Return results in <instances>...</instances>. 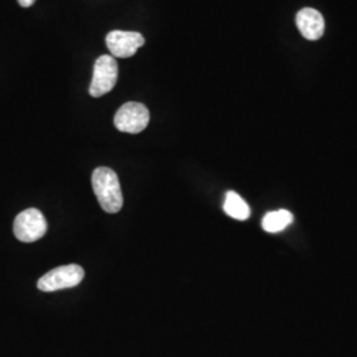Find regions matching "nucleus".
Segmentation results:
<instances>
[{"label": "nucleus", "instance_id": "nucleus-8", "mask_svg": "<svg viewBox=\"0 0 357 357\" xmlns=\"http://www.w3.org/2000/svg\"><path fill=\"white\" fill-rule=\"evenodd\" d=\"M293 213L290 211L281 209L275 212H268L262 220V228L268 233H278L293 224Z\"/></svg>", "mask_w": 357, "mask_h": 357}, {"label": "nucleus", "instance_id": "nucleus-2", "mask_svg": "<svg viewBox=\"0 0 357 357\" xmlns=\"http://www.w3.org/2000/svg\"><path fill=\"white\" fill-rule=\"evenodd\" d=\"M48 224L44 215L35 208L23 211L15 218L13 233L22 243H35L44 237Z\"/></svg>", "mask_w": 357, "mask_h": 357}, {"label": "nucleus", "instance_id": "nucleus-3", "mask_svg": "<svg viewBox=\"0 0 357 357\" xmlns=\"http://www.w3.org/2000/svg\"><path fill=\"white\" fill-rule=\"evenodd\" d=\"M118 79V64L113 56L103 54L97 59L89 86L91 97L98 98L114 89Z\"/></svg>", "mask_w": 357, "mask_h": 357}, {"label": "nucleus", "instance_id": "nucleus-7", "mask_svg": "<svg viewBox=\"0 0 357 357\" xmlns=\"http://www.w3.org/2000/svg\"><path fill=\"white\" fill-rule=\"evenodd\" d=\"M296 26L303 38L315 41L324 33V19L321 13L314 8H303L296 13Z\"/></svg>", "mask_w": 357, "mask_h": 357}, {"label": "nucleus", "instance_id": "nucleus-4", "mask_svg": "<svg viewBox=\"0 0 357 357\" xmlns=\"http://www.w3.org/2000/svg\"><path fill=\"white\" fill-rule=\"evenodd\" d=\"M84 268L78 265L60 266L41 277L38 282V287L41 291L47 293L76 287L84 280Z\"/></svg>", "mask_w": 357, "mask_h": 357}, {"label": "nucleus", "instance_id": "nucleus-1", "mask_svg": "<svg viewBox=\"0 0 357 357\" xmlns=\"http://www.w3.org/2000/svg\"><path fill=\"white\" fill-rule=\"evenodd\" d=\"M93 190L105 212L118 213L123 206V195L119 178L112 168L98 167L91 176Z\"/></svg>", "mask_w": 357, "mask_h": 357}, {"label": "nucleus", "instance_id": "nucleus-6", "mask_svg": "<svg viewBox=\"0 0 357 357\" xmlns=\"http://www.w3.org/2000/svg\"><path fill=\"white\" fill-rule=\"evenodd\" d=\"M106 45L113 57L128 59L134 56L144 45V38L139 32L112 31L106 36Z\"/></svg>", "mask_w": 357, "mask_h": 357}, {"label": "nucleus", "instance_id": "nucleus-5", "mask_svg": "<svg viewBox=\"0 0 357 357\" xmlns=\"http://www.w3.org/2000/svg\"><path fill=\"white\" fill-rule=\"evenodd\" d=\"M150 112L139 102H128L122 105L114 116L115 128L122 132L139 134L149 126Z\"/></svg>", "mask_w": 357, "mask_h": 357}, {"label": "nucleus", "instance_id": "nucleus-9", "mask_svg": "<svg viewBox=\"0 0 357 357\" xmlns=\"http://www.w3.org/2000/svg\"><path fill=\"white\" fill-rule=\"evenodd\" d=\"M224 211L228 216L233 217L236 220H240V221L248 220L250 216L249 205L245 203V200L238 193L233 191L227 193L225 203H224Z\"/></svg>", "mask_w": 357, "mask_h": 357}, {"label": "nucleus", "instance_id": "nucleus-10", "mask_svg": "<svg viewBox=\"0 0 357 357\" xmlns=\"http://www.w3.org/2000/svg\"><path fill=\"white\" fill-rule=\"evenodd\" d=\"M19 1V4L22 6V7H24V8H28V7H31L36 0H17Z\"/></svg>", "mask_w": 357, "mask_h": 357}]
</instances>
